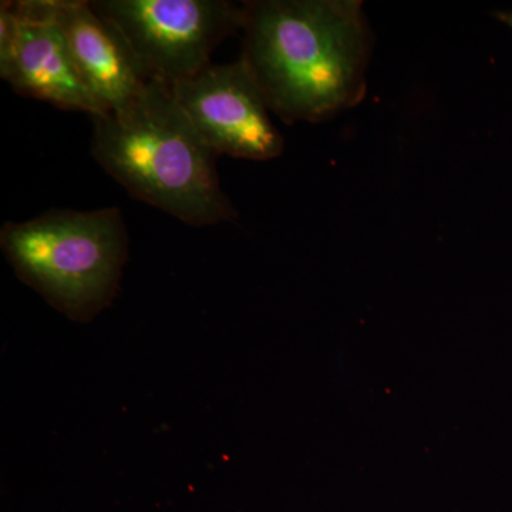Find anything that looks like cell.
<instances>
[{
	"label": "cell",
	"mask_w": 512,
	"mask_h": 512,
	"mask_svg": "<svg viewBox=\"0 0 512 512\" xmlns=\"http://www.w3.org/2000/svg\"><path fill=\"white\" fill-rule=\"evenodd\" d=\"M497 18L504 22L505 25L510 26L512 29V12H500L497 13Z\"/></svg>",
	"instance_id": "cell-8"
},
{
	"label": "cell",
	"mask_w": 512,
	"mask_h": 512,
	"mask_svg": "<svg viewBox=\"0 0 512 512\" xmlns=\"http://www.w3.org/2000/svg\"><path fill=\"white\" fill-rule=\"evenodd\" d=\"M62 30L70 55L89 92L106 113L127 107L150 82L119 29L80 0H40Z\"/></svg>",
	"instance_id": "cell-7"
},
{
	"label": "cell",
	"mask_w": 512,
	"mask_h": 512,
	"mask_svg": "<svg viewBox=\"0 0 512 512\" xmlns=\"http://www.w3.org/2000/svg\"><path fill=\"white\" fill-rule=\"evenodd\" d=\"M0 247L16 275L50 305L72 319L89 320L119 288L126 222L119 207L49 210L32 220L5 222Z\"/></svg>",
	"instance_id": "cell-3"
},
{
	"label": "cell",
	"mask_w": 512,
	"mask_h": 512,
	"mask_svg": "<svg viewBox=\"0 0 512 512\" xmlns=\"http://www.w3.org/2000/svg\"><path fill=\"white\" fill-rule=\"evenodd\" d=\"M171 90L217 156L268 161L284 151V137L269 117L264 93L241 59L210 64Z\"/></svg>",
	"instance_id": "cell-5"
},
{
	"label": "cell",
	"mask_w": 512,
	"mask_h": 512,
	"mask_svg": "<svg viewBox=\"0 0 512 512\" xmlns=\"http://www.w3.org/2000/svg\"><path fill=\"white\" fill-rule=\"evenodd\" d=\"M0 77L16 93L60 110L107 114L83 83L62 30L40 0L2 2Z\"/></svg>",
	"instance_id": "cell-6"
},
{
	"label": "cell",
	"mask_w": 512,
	"mask_h": 512,
	"mask_svg": "<svg viewBox=\"0 0 512 512\" xmlns=\"http://www.w3.org/2000/svg\"><path fill=\"white\" fill-rule=\"evenodd\" d=\"M241 60L284 123H318L366 93L372 30L359 0H256L244 5Z\"/></svg>",
	"instance_id": "cell-1"
},
{
	"label": "cell",
	"mask_w": 512,
	"mask_h": 512,
	"mask_svg": "<svg viewBox=\"0 0 512 512\" xmlns=\"http://www.w3.org/2000/svg\"><path fill=\"white\" fill-rule=\"evenodd\" d=\"M92 120L94 160L138 201L194 227L237 218L221 187L217 153L170 84L150 80L123 110Z\"/></svg>",
	"instance_id": "cell-2"
},
{
	"label": "cell",
	"mask_w": 512,
	"mask_h": 512,
	"mask_svg": "<svg viewBox=\"0 0 512 512\" xmlns=\"http://www.w3.org/2000/svg\"><path fill=\"white\" fill-rule=\"evenodd\" d=\"M148 77L173 86L210 66L214 50L244 25V6L225 0H97Z\"/></svg>",
	"instance_id": "cell-4"
}]
</instances>
